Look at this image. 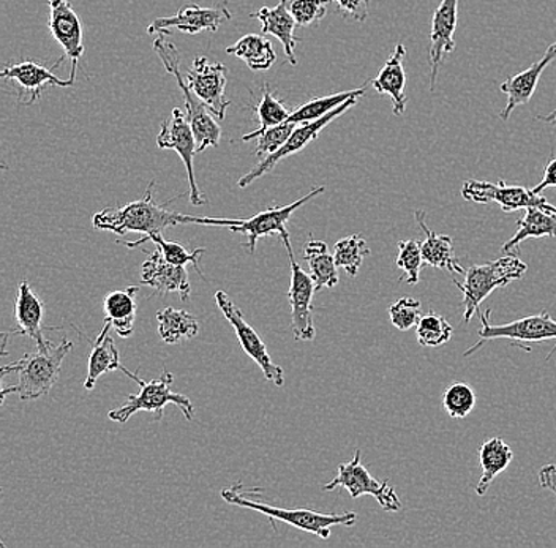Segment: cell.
Wrapping results in <instances>:
<instances>
[{"label":"cell","mask_w":556,"mask_h":548,"mask_svg":"<svg viewBox=\"0 0 556 548\" xmlns=\"http://www.w3.org/2000/svg\"><path fill=\"white\" fill-rule=\"evenodd\" d=\"M0 76L16 86L20 102L26 103V106L34 105L47 88H54V86L55 88H68V86L75 85L72 79L64 81L55 76L50 68L30 61L9 65L3 68Z\"/></svg>","instance_id":"obj_18"},{"label":"cell","mask_w":556,"mask_h":548,"mask_svg":"<svg viewBox=\"0 0 556 548\" xmlns=\"http://www.w3.org/2000/svg\"><path fill=\"white\" fill-rule=\"evenodd\" d=\"M232 18L231 12L225 3L217 7H201L198 3L184 7L169 18H156L149 24V34H163L172 36L174 33L194 34L217 33L225 21Z\"/></svg>","instance_id":"obj_15"},{"label":"cell","mask_w":556,"mask_h":548,"mask_svg":"<svg viewBox=\"0 0 556 548\" xmlns=\"http://www.w3.org/2000/svg\"><path fill=\"white\" fill-rule=\"evenodd\" d=\"M155 182L152 180L146 189L144 196L141 200L128 203L119 209H104L102 213L93 215V228L100 231L116 232V234H127V232H139L142 238L135 242H119L127 248H137L144 244L146 239L152 234H159L166 228L176 227V225H204V227H214L215 218L197 217V215H186L174 213L166 209V204H159L154 196Z\"/></svg>","instance_id":"obj_1"},{"label":"cell","mask_w":556,"mask_h":548,"mask_svg":"<svg viewBox=\"0 0 556 548\" xmlns=\"http://www.w3.org/2000/svg\"><path fill=\"white\" fill-rule=\"evenodd\" d=\"M17 329L13 334L29 336L37 342V349L47 352L52 342L45 336V305L27 280H21L15 305Z\"/></svg>","instance_id":"obj_21"},{"label":"cell","mask_w":556,"mask_h":548,"mask_svg":"<svg viewBox=\"0 0 556 548\" xmlns=\"http://www.w3.org/2000/svg\"><path fill=\"white\" fill-rule=\"evenodd\" d=\"M464 200L476 204L496 203L504 213L539 207V209L556 213V206L548 203L544 196L538 195L533 189L521 186H507L504 180L500 183L485 182V180H467L462 187Z\"/></svg>","instance_id":"obj_11"},{"label":"cell","mask_w":556,"mask_h":548,"mask_svg":"<svg viewBox=\"0 0 556 548\" xmlns=\"http://www.w3.org/2000/svg\"><path fill=\"white\" fill-rule=\"evenodd\" d=\"M490 315H492V308L479 311V318L482 322V328L478 331L479 340L475 343V346H469L467 352L464 353V357L472 356L493 340H507L510 345L528 353L531 352V343L556 340V319L552 318L551 314L545 310L539 315L506 322V324H492Z\"/></svg>","instance_id":"obj_6"},{"label":"cell","mask_w":556,"mask_h":548,"mask_svg":"<svg viewBox=\"0 0 556 548\" xmlns=\"http://www.w3.org/2000/svg\"><path fill=\"white\" fill-rule=\"evenodd\" d=\"M415 217L420 230L426 234V241L420 244L424 263L427 266L434 267V269L444 270V272L465 276L467 270H464V267L458 263L450 235L438 234V232L429 230V227L426 225V213L424 211H416Z\"/></svg>","instance_id":"obj_26"},{"label":"cell","mask_w":556,"mask_h":548,"mask_svg":"<svg viewBox=\"0 0 556 548\" xmlns=\"http://www.w3.org/2000/svg\"><path fill=\"white\" fill-rule=\"evenodd\" d=\"M261 488H250V490L243 492L242 484H235L222 490V498L229 505L263 513L273 525L278 520V522L287 523L294 528L315 534L325 540L329 539L332 526H353L357 520V513L354 512L321 513L313 511V509L277 508V506L253 499L255 498L253 495L258 494Z\"/></svg>","instance_id":"obj_2"},{"label":"cell","mask_w":556,"mask_h":548,"mask_svg":"<svg viewBox=\"0 0 556 548\" xmlns=\"http://www.w3.org/2000/svg\"><path fill=\"white\" fill-rule=\"evenodd\" d=\"M138 291L139 286H127L106 294L103 301L104 324L96 340H103L110 329H114L122 339L134 334Z\"/></svg>","instance_id":"obj_23"},{"label":"cell","mask_w":556,"mask_h":548,"mask_svg":"<svg viewBox=\"0 0 556 548\" xmlns=\"http://www.w3.org/2000/svg\"><path fill=\"white\" fill-rule=\"evenodd\" d=\"M250 18L258 20L261 23V33L264 36H274L280 40L283 44L285 55H287L288 62L291 65H298V59H295L294 50L298 44V38L294 36L295 27L298 23L291 15L290 9H288V0H280L278 5L263 7L258 12L252 13Z\"/></svg>","instance_id":"obj_24"},{"label":"cell","mask_w":556,"mask_h":548,"mask_svg":"<svg viewBox=\"0 0 556 548\" xmlns=\"http://www.w3.org/2000/svg\"><path fill=\"white\" fill-rule=\"evenodd\" d=\"M305 259L311 267L312 279L315 280L316 291L323 288H333L339 283V266L330 255L328 244L311 238L304 248Z\"/></svg>","instance_id":"obj_31"},{"label":"cell","mask_w":556,"mask_h":548,"mask_svg":"<svg viewBox=\"0 0 556 548\" xmlns=\"http://www.w3.org/2000/svg\"><path fill=\"white\" fill-rule=\"evenodd\" d=\"M539 485L556 496V464L547 463L539 470Z\"/></svg>","instance_id":"obj_44"},{"label":"cell","mask_w":556,"mask_h":548,"mask_svg":"<svg viewBox=\"0 0 556 548\" xmlns=\"http://www.w3.org/2000/svg\"><path fill=\"white\" fill-rule=\"evenodd\" d=\"M452 334H454V329L450 321L433 311L420 317L416 326L417 343L424 348H440L450 342Z\"/></svg>","instance_id":"obj_35"},{"label":"cell","mask_w":556,"mask_h":548,"mask_svg":"<svg viewBox=\"0 0 556 548\" xmlns=\"http://www.w3.org/2000/svg\"><path fill=\"white\" fill-rule=\"evenodd\" d=\"M514 460V453L509 444L502 438H490L489 442L479 447V463H481V479L476 485V494L484 496L492 482L500 474L504 473L510 461Z\"/></svg>","instance_id":"obj_29"},{"label":"cell","mask_w":556,"mask_h":548,"mask_svg":"<svg viewBox=\"0 0 556 548\" xmlns=\"http://www.w3.org/2000/svg\"><path fill=\"white\" fill-rule=\"evenodd\" d=\"M146 255L148 259L142 265V283L155 290L156 294L174 293L179 294L180 300L189 301L191 286L186 266L166 262L159 248L146 252Z\"/></svg>","instance_id":"obj_20"},{"label":"cell","mask_w":556,"mask_h":548,"mask_svg":"<svg viewBox=\"0 0 556 548\" xmlns=\"http://www.w3.org/2000/svg\"><path fill=\"white\" fill-rule=\"evenodd\" d=\"M406 55V48L403 43H397L395 50L389 55L384 67L378 73L377 78L371 79V88L377 90L380 95H388L392 100V113L394 116H402L406 110V73L403 68V58Z\"/></svg>","instance_id":"obj_25"},{"label":"cell","mask_w":556,"mask_h":548,"mask_svg":"<svg viewBox=\"0 0 556 548\" xmlns=\"http://www.w3.org/2000/svg\"><path fill=\"white\" fill-rule=\"evenodd\" d=\"M337 488H345L351 498L357 499L363 495H370L377 499L378 505L384 511L399 512L402 511L403 505L394 488L389 485L388 481H377L371 476L370 471L364 467L361 461V450L357 449L353 459L348 463L339 464L337 476L323 487L325 492L337 490Z\"/></svg>","instance_id":"obj_8"},{"label":"cell","mask_w":556,"mask_h":548,"mask_svg":"<svg viewBox=\"0 0 556 548\" xmlns=\"http://www.w3.org/2000/svg\"><path fill=\"white\" fill-rule=\"evenodd\" d=\"M156 145L159 149H168V151H176L182 158L186 165L187 177H189L190 186V201L193 206H203L207 203L206 196L201 192L198 187L197 179H194V155L198 154L197 138H194L193 130L189 119L184 116L179 107H174L172 117L165 123H162L159 137H156Z\"/></svg>","instance_id":"obj_13"},{"label":"cell","mask_w":556,"mask_h":548,"mask_svg":"<svg viewBox=\"0 0 556 548\" xmlns=\"http://www.w3.org/2000/svg\"><path fill=\"white\" fill-rule=\"evenodd\" d=\"M538 119L544 120L547 124H556V110L554 113L548 114V116H538Z\"/></svg>","instance_id":"obj_46"},{"label":"cell","mask_w":556,"mask_h":548,"mask_svg":"<svg viewBox=\"0 0 556 548\" xmlns=\"http://www.w3.org/2000/svg\"><path fill=\"white\" fill-rule=\"evenodd\" d=\"M443 407L452 419H465L476 407V394L467 383H452L443 394Z\"/></svg>","instance_id":"obj_39"},{"label":"cell","mask_w":556,"mask_h":548,"mask_svg":"<svg viewBox=\"0 0 556 548\" xmlns=\"http://www.w3.org/2000/svg\"><path fill=\"white\" fill-rule=\"evenodd\" d=\"M357 100H359L357 97L356 99L348 100V102L337 107V110H333L332 113L328 114V116L321 117V119L312 120V123L298 124V127L294 128L293 135L288 138V141L285 142L277 152H274L273 155L263 157L258 165L253 166L245 176L239 179L238 186L241 187V189H245V187H249L250 183L261 179V177L269 175L281 160L291 157V155L304 151L311 142L316 141V138L319 137L323 128L328 127V125L332 123V120H336L337 117L345 114L348 110H351V107L356 106Z\"/></svg>","instance_id":"obj_12"},{"label":"cell","mask_w":556,"mask_h":548,"mask_svg":"<svg viewBox=\"0 0 556 548\" xmlns=\"http://www.w3.org/2000/svg\"><path fill=\"white\" fill-rule=\"evenodd\" d=\"M156 321H159L160 339L168 345L194 339L200 332V324L193 315H190L189 311L176 310L173 307L160 310L156 314Z\"/></svg>","instance_id":"obj_32"},{"label":"cell","mask_w":556,"mask_h":548,"mask_svg":"<svg viewBox=\"0 0 556 548\" xmlns=\"http://www.w3.org/2000/svg\"><path fill=\"white\" fill-rule=\"evenodd\" d=\"M555 59L556 41L548 47V50L545 51L544 55H542L541 61L531 65L527 71L520 72L519 75L506 79V81L500 86L502 92L506 93L507 97L506 106H504L502 114H500L502 120L509 119L510 114H513L514 110H517V107L525 106L527 103H530L531 97L536 92L539 79H541L542 73H544L545 68H547Z\"/></svg>","instance_id":"obj_22"},{"label":"cell","mask_w":556,"mask_h":548,"mask_svg":"<svg viewBox=\"0 0 556 548\" xmlns=\"http://www.w3.org/2000/svg\"><path fill=\"white\" fill-rule=\"evenodd\" d=\"M328 0H288V9L298 26L318 24L328 13Z\"/></svg>","instance_id":"obj_41"},{"label":"cell","mask_w":556,"mask_h":548,"mask_svg":"<svg viewBox=\"0 0 556 548\" xmlns=\"http://www.w3.org/2000/svg\"><path fill=\"white\" fill-rule=\"evenodd\" d=\"M368 255H370V247L359 232L346 235L333 245V258H336L337 266L345 270L350 277H356L359 273L364 259Z\"/></svg>","instance_id":"obj_34"},{"label":"cell","mask_w":556,"mask_h":548,"mask_svg":"<svg viewBox=\"0 0 556 548\" xmlns=\"http://www.w3.org/2000/svg\"><path fill=\"white\" fill-rule=\"evenodd\" d=\"M215 302H217L218 308H220L222 314H224L226 321L235 329L236 336H238L239 345H241L243 353H245L250 359H253V362L258 364L261 372H263L264 378H266L269 383H273L274 386L277 387L283 386V369L270 359L266 343L261 340L258 332L243 318L241 308L229 300L225 291H217V293H215Z\"/></svg>","instance_id":"obj_9"},{"label":"cell","mask_w":556,"mask_h":548,"mask_svg":"<svg viewBox=\"0 0 556 548\" xmlns=\"http://www.w3.org/2000/svg\"><path fill=\"white\" fill-rule=\"evenodd\" d=\"M458 0H441L434 10L432 30H430V82L432 92L437 85L438 72L443 65L444 58L455 50V30H457Z\"/></svg>","instance_id":"obj_19"},{"label":"cell","mask_w":556,"mask_h":548,"mask_svg":"<svg viewBox=\"0 0 556 548\" xmlns=\"http://www.w3.org/2000/svg\"><path fill=\"white\" fill-rule=\"evenodd\" d=\"M226 53L241 59L252 72L269 71L277 61L273 43L267 38L256 36V34L242 37L238 43L226 48Z\"/></svg>","instance_id":"obj_30"},{"label":"cell","mask_w":556,"mask_h":548,"mask_svg":"<svg viewBox=\"0 0 556 548\" xmlns=\"http://www.w3.org/2000/svg\"><path fill=\"white\" fill-rule=\"evenodd\" d=\"M552 187H556V158L551 160L545 166L544 177H542L541 182L534 187V192L538 195H542L545 189H552Z\"/></svg>","instance_id":"obj_45"},{"label":"cell","mask_w":556,"mask_h":548,"mask_svg":"<svg viewBox=\"0 0 556 548\" xmlns=\"http://www.w3.org/2000/svg\"><path fill=\"white\" fill-rule=\"evenodd\" d=\"M291 265V284L288 291V301L291 308V329L298 342H311L316 336L315 321H313V296L316 293L315 280L311 273L302 270L295 262L290 234L281 238Z\"/></svg>","instance_id":"obj_10"},{"label":"cell","mask_w":556,"mask_h":548,"mask_svg":"<svg viewBox=\"0 0 556 548\" xmlns=\"http://www.w3.org/2000/svg\"><path fill=\"white\" fill-rule=\"evenodd\" d=\"M117 370L127 374L131 380L137 381L139 386L144 383L138 374L131 373L127 367L122 366L119 352H117L114 340L111 336L106 335L103 340H93L92 352L89 354V364H87L85 390L92 391L96 387L97 381L103 374L117 372Z\"/></svg>","instance_id":"obj_27"},{"label":"cell","mask_w":556,"mask_h":548,"mask_svg":"<svg viewBox=\"0 0 556 548\" xmlns=\"http://www.w3.org/2000/svg\"><path fill=\"white\" fill-rule=\"evenodd\" d=\"M527 263L521 262L519 253H507L503 258L493 259L484 265L469 267L465 272L464 282L458 283L452 279L455 286L462 291V307H464V322L468 324L475 314H479L482 302L500 288L507 286L516 280L527 276Z\"/></svg>","instance_id":"obj_4"},{"label":"cell","mask_w":556,"mask_h":548,"mask_svg":"<svg viewBox=\"0 0 556 548\" xmlns=\"http://www.w3.org/2000/svg\"><path fill=\"white\" fill-rule=\"evenodd\" d=\"M539 238H556V213L539 209V207H528L525 209L523 217L517 220L516 234L503 245L502 252L504 255L519 253L520 245L527 239Z\"/></svg>","instance_id":"obj_28"},{"label":"cell","mask_w":556,"mask_h":548,"mask_svg":"<svg viewBox=\"0 0 556 548\" xmlns=\"http://www.w3.org/2000/svg\"><path fill=\"white\" fill-rule=\"evenodd\" d=\"M151 241L154 242L156 248L162 253L163 258L166 262L173 263V265L177 266H193L194 270L203 277V270L200 269V259H203L204 253H206V248H194L189 252L186 247H184L180 242L166 241L163 238L162 232L159 234L149 235L146 239V242Z\"/></svg>","instance_id":"obj_36"},{"label":"cell","mask_w":556,"mask_h":548,"mask_svg":"<svg viewBox=\"0 0 556 548\" xmlns=\"http://www.w3.org/2000/svg\"><path fill=\"white\" fill-rule=\"evenodd\" d=\"M255 111L260 120L258 130H266V128L287 123L291 116V111L287 110L281 100L274 97L267 85L263 88V95H261V102L256 105Z\"/></svg>","instance_id":"obj_40"},{"label":"cell","mask_w":556,"mask_h":548,"mask_svg":"<svg viewBox=\"0 0 556 548\" xmlns=\"http://www.w3.org/2000/svg\"><path fill=\"white\" fill-rule=\"evenodd\" d=\"M173 381V373L166 372V370L159 380H152L149 383L144 381L139 386L138 394L128 395L127 400H125L122 407L111 409L108 412V418L111 421L125 424L137 412L148 411L155 412V421H160L163 416V409H165L166 405L173 404L184 412L187 421H193V404H191L190 398L186 397V395L176 394V392L172 391Z\"/></svg>","instance_id":"obj_7"},{"label":"cell","mask_w":556,"mask_h":548,"mask_svg":"<svg viewBox=\"0 0 556 548\" xmlns=\"http://www.w3.org/2000/svg\"><path fill=\"white\" fill-rule=\"evenodd\" d=\"M328 2H336L339 12L348 18H353L364 23L368 16V0H328Z\"/></svg>","instance_id":"obj_43"},{"label":"cell","mask_w":556,"mask_h":548,"mask_svg":"<svg viewBox=\"0 0 556 548\" xmlns=\"http://www.w3.org/2000/svg\"><path fill=\"white\" fill-rule=\"evenodd\" d=\"M295 127H298V124L287 120V123L266 128V130L250 131V133L243 135L242 141H252L256 138L258 140L255 149L256 157H263V155L267 157V155L277 152L288 141Z\"/></svg>","instance_id":"obj_37"},{"label":"cell","mask_w":556,"mask_h":548,"mask_svg":"<svg viewBox=\"0 0 556 548\" xmlns=\"http://www.w3.org/2000/svg\"><path fill=\"white\" fill-rule=\"evenodd\" d=\"M73 343L67 336L61 340L59 345H52L47 352L24 354L16 362L9 364L0 370V381L5 380L7 374L17 373V395L20 400L33 402L50 394L54 384L61 377V367L65 357L72 352Z\"/></svg>","instance_id":"obj_3"},{"label":"cell","mask_w":556,"mask_h":548,"mask_svg":"<svg viewBox=\"0 0 556 548\" xmlns=\"http://www.w3.org/2000/svg\"><path fill=\"white\" fill-rule=\"evenodd\" d=\"M420 314H422L420 302L412 300V297H402V300L395 301L389 307V317H391L392 326L403 332L409 331V329L417 326Z\"/></svg>","instance_id":"obj_42"},{"label":"cell","mask_w":556,"mask_h":548,"mask_svg":"<svg viewBox=\"0 0 556 548\" xmlns=\"http://www.w3.org/2000/svg\"><path fill=\"white\" fill-rule=\"evenodd\" d=\"M154 51L162 61L165 71L173 75L177 86L182 90L184 102H186L187 119L191 125L194 138H197L198 152L206 151L207 148H217L222 140V128L217 117L212 114L204 102L198 99L197 93L190 89L189 82L180 73V59L176 47L165 36L155 38Z\"/></svg>","instance_id":"obj_5"},{"label":"cell","mask_w":556,"mask_h":548,"mask_svg":"<svg viewBox=\"0 0 556 548\" xmlns=\"http://www.w3.org/2000/svg\"><path fill=\"white\" fill-rule=\"evenodd\" d=\"M325 190L326 187H315L307 195L301 197V200L294 201V203L288 204V206L267 207L266 211H261V213L253 215V217L236 220V224L231 225L229 230H231V232L245 234L249 241L243 245H245L250 252L255 253L256 242H258L261 238L278 235V238L281 239L283 235L290 234L287 230V224L291 220L295 211L304 206V204H307L313 197L321 195Z\"/></svg>","instance_id":"obj_14"},{"label":"cell","mask_w":556,"mask_h":548,"mask_svg":"<svg viewBox=\"0 0 556 548\" xmlns=\"http://www.w3.org/2000/svg\"><path fill=\"white\" fill-rule=\"evenodd\" d=\"M367 85L361 89L345 90V92L332 93V95L318 97L313 99L311 102L304 103L291 113V123L302 124L312 123V120L321 119V117L328 116L333 110H337L340 105L348 102L350 99H359L365 93Z\"/></svg>","instance_id":"obj_33"},{"label":"cell","mask_w":556,"mask_h":548,"mask_svg":"<svg viewBox=\"0 0 556 548\" xmlns=\"http://www.w3.org/2000/svg\"><path fill=\"white\" fill-rule=\"evenodd\" d=\"M399 253L395 258V266L403 270L400 282H406L415 286L419 283L420 269L426 265L424 263L422 248L420 242L417 241H399Z\"/></svg>","instance_id":"obj_38"},{"label":"cell","mask_w":556,"mask_h":548,"mask_svg":"<svg viewBox=\"0 0 556 548\" xmlns=\"http://www.w3.org/2000/svg\"><path fill=\"white\" fill-rule=\"evenodd\" d=\"M50 7V16H48V27L51 36L61 44L65 55L72 61V71L70 78L76 79L79 59L85 54V43H83V24L78 13L73 10L68 0H47Z\"/></svg>","instance_id":"obj_17"},{"label":"cell","mask_w":556,"mask_h":548,"mask_svg":"<svg viewBox=\"0 0 556 548\" xmlns=\"http://www.w3.org/2000/svg\"><path fill=\"white\" fill-rule=\"evenodd\" d=\"M190 89L197 93L198 99L212 111L218 120H224L226 110L231 105L226 100V68L220 62H212L206 55L194 58L191 68L186 75Z\"/></svg>","instance_id":"obj_16"}]
</instances>
